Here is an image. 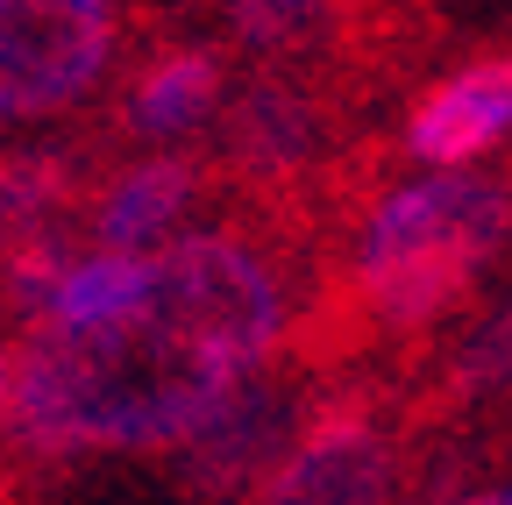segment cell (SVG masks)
I'll return each instance as SVG.
<instances>
[{
    "label": "cell",
    "instance_id": "obj_1",
    "mask_svg": "<svg viewBox=\"0 0 512 505\" xmlns=\"http://www.w3.org/2000/svg\"><path fill=\"white\" fill-rule=\"evenodd\" d=\"M320 271V242L292 221L221 207L150 249V299L100 328L36 321L15 363L0 477L36 505L93 456L178 449L264 370Z\"/></svg>",
    "mask_w": 512,
    "mask_h": 505
},
{
    "label": "cell",
    "instance_id": "obj_2",
    "mask_svg": "<svg viewBox=\"0 0 512 505\" xmlns=\"http://www.w3.org/2000/svg\"><path fill=\"white\" fill-rule=\"evenodd\" d=\"M512 264V164L384 178L320 249L313 292L285 335L328 377H406Z\"/></svg>",
    "mask_w": 512,
    "mask_h": 505
},
{
    "label": "cell",
    "instance_id": "obj_3",
    "mask_svg": "<svg viewBox=\"0 0 512 505\" xmlns=\"http://www.w3.org/2000/svg\"><path fill=\"white\" fill-rule=\"evenodd\" d=\"M171 29L164 0H0V136L86 121L136 50Z\"/></svg>",
    "mask_w": 512,
    "mask_h": 505
},
{
    "label": "cell",
    "instance_id": "obj_4",
    "mask_svg": "<svg viewBox=\"0 0 512 505\" xmlns=\"http://www.w3.org/2000/svg\"><path fill=\"white\" fill-rule=\"evenodd\" d=\"M413 498V420L399 377H342L278 470L242 505H406Z\"/></svg>",
    "mask_w": 512,
    "mask_h": 505
},
{
    "label": "cell",
    "instance_id": "obj_5",
    "mask_svg": "<svg viewBox=\"0 0 512 505\" xmlns=\"http://www.w3.org/2000/svg\"><path fill=\"white\" fill-rule=\"evenodd\" d=\"M335 385H342V377H328V370H313L306 356L278 349L200 434L178 441L171 491L185 505H242L256 491V477L292 456V441L313 427L320 406L335 399Z\"/></svg>",
    "mask_w": 512,
    "mask_h": 505
},
{
    "label": "cell",
    "instance_id": "obj_6",
    "mask_svg": "<svg viewBox=\"0 0 512 505\" xmlns=\"http://www.w3.org/2000/svg\"><path fill=\"white\" fill-rule=\"evenodd\" d=\"M235 86V57L221 36H157L136 50V65H128L107 93V136L121 150H178V143H200L214 129V114Z\"/></svg>",
    "mask_w": 512,
    "mask_h": 505
},
{
    "label": "cell",
    "instance_id": "obj_7",
    "mask_svg": "<svg viewBox=\"0 0 512 505\" xmlns=\"http://www.w3.org/2000/svg\"><path fill=\"white\" fill-rule=\"evenodd\" d=\"M512 143V43H491L441 72L399 121V157L427 171H470Z\"/></svg>",
    "mask_w": 512,
    "mask_h": 505
},
{
    "label": "cell",
    "instance_id": "obj_8",
    "mask_svg": "<svg viewBox=\"0 0 512 505\" xmlns=\"http://www.w3.org/2000/svg\"><path fill=\"white\" fill-rule=\"evenodd\" d=\"M214 214V171L200 143H178V150H143L128 157L107 193L93 207V242L100 249H164L171 235L200 228Z\"/></svg>",
    "mask_w": 512,
    "mask_h": 505
},
{
    "label": "cell",
    "instance_id": "obj_9",
    "mask_svg": "<svg viewBox=\"0 0 512 505\" xmlns=\"http://www.w3.org/2000/svg\"><path fill=\"white\" fill-rule=\"evenodd\" d=\"M150 299V249L136 257V249H93V257H79L72 271H64L57 299L43 321L57 328H100V321H121V313H136Z\"/></svg>",
    "mask_w": 512,
    "mask_h": 505
},
{
    "label": "cell",
    "instance_id": "obj_10",
    "mask_svg": "<svg viewBox=\"0 0 512 505\" xmlns=\"http://www.w3.org/2000/svg\"><path fill=\"white\" fill-rule=\"evenodd\" d=\"M434 505H512V477L477 484V491H456V498H434Z\"/></svg>",
    "mask_w": 512,
    "mask_h": 505
},
{
    "label": "cell",
    "instance_id": "obj_11",
    "mask_svg": "<svg viewBox=\"0 0 512 505\" xmlns=\"http://www.w3.org/2000/svg\"><path fill=\"white\" fill-rule=\"evenodd\" d=\"M8 413H15V363H8V335H0V434H8Z\"/></svg>",
    "mask_w": 512,
    "mask_h": 505
}]
</instances>
